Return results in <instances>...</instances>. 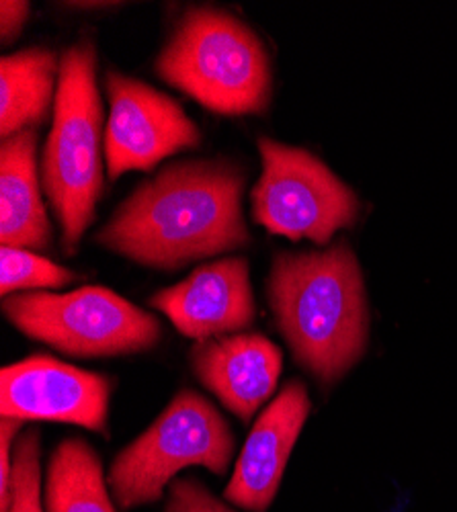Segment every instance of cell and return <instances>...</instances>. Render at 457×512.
<instances>
[{
	"mask_svg": "<svg viewBox=\"0 0 457 512\" xmlns=\"http://www.w3.org/2000/svg\"><path fill=\"white\" fill-rule=\"evenodd\" d=\"M3 314L25 336L82 359L150 351L162 336L156 316L97 285L15 293L5 297Z\"/></svg>",
	"mask_w": 457,
	"mask_h": 512,
	"instance_id": "8992f818",
	"label": "cell"
},
{
	"mask_svg": "<svg viewBox=\"0 0 457 512\" xmlns=\"http://www.w3.org/2000/svg\"><path fill=\"white\" fill-rule=\"evenodd\" d=\"M150 306L197 343L236 334L257 314L251 273L240 256L195 269L185 281L154 293Z\"/></svg>",
	"mask_w": 457,
	"mask_h": 512,
	"instance_id": "30bf717a",
	"label": "cell"
},
{
	"mask_svg": "<svg viewBox=\"0 0 457 512\" xmlns=\"http://www.w3.org/2000/svg\"><path fill=\"white\" fill-rule=\"evenodd\" d=\"M103 103L97 87V50L80 41L62 54L52 132L41 156L46 191L68 254L93 224L103 197Z\"/></svg>",
	"mask_w": 457,
	"mask_h": 512,
	"instance_id": "277c9868",
	"label": "cell"
},
{
	"mask_svg": "<svg viewBox=\"0 0 457 512\" xmlns=\"http://www.w3.org/2000/svg\"><path fill=\"white\" fill-rule=\"evenodd\" d=\"M310 412L308 390L300 379L287 381L259 414L236 461L224 498L240 508L267 512L277 496L285 465Z\"/></svg>",
	"mask_w": 457,
	"mask_h": 512,
	"instance_id": "8fae6325",
	"label": "cell"
},
{
	"mask_svg": "<svg viewBox=\"0 0 457 512\" xmlns=\"http://www.w3.org/2000/svg\"><path fill=\"white\" fill-rule=\"evenodd\" d=\"M164 512H234L207 492L199 480L181 478L169 486V504Z\"/></svg>",
	"mask_w": 457,
	"mask_h": 512,
	"instance_id": "ac0fdd59",
	"label": "cell"
},
{
	"mask_svg": "<svg viewBox=\"0 0 457 512\" xmlns=\"http://www.w3.org/2000/svg\"><path fill=\"white\" fill-rule=\"evenodd\" d=\"M234 447L230 424L216 406L183 390L146 433L115 457L109 469L113 498L121 508L156 502L181 469L193 465L222 476Z\"/></svg>",
	"mask_w": 457,
	"mask_h": 512,
	"instance_id": "5b68a950",
	"label": "cell"
},
{
	"mask_svg": "<svg viewBox=\"0 0 457 512\" xmlns=\"http://www.w3.org/2000/svg\"><path fill=\"white\" fill-rule=\"evenodd\" d=\"M0 242L23 250H48L52 244V224L39 193L35 130L0 144Z\"/></svg>",
	"mask_w": 457,
	"mask_h": 512,
	"instance_id": "4fadbf2b",
	"label": "cell"
},
{
	"mask_svg": "<svg viewBox=\"0 0 457 512\" xmlns=\"http://www.w3.org/2000/svg\"><path fill=\"white\" fill-rule=\"evenodd\" d=\"M7 512H44L41 510V465L39 433L25 431L13 451L11 506Z\"/></svg>",
	"mask_w": 457,
	"mask_h": 512,
	"instance_id": "e0dca14e",
	"label": "cell"
},
{
	"mask_svg": "<svg viewBox=\"0 0 457 512\" xmlns=\"http://www.w3.org/2000/svg\"><path fill=\"white\" fill-rule=\"evenodd\" d=\"M60 62L52 50L29 48L0 60V136L37 130L56 103Z\"/></svg>",
	"mask_w": 457,
	"mask_h": 512,
	"instance_id": "5bb4252c",
	"label": "cell"
},
{
	"mask_svg": "<svg viewBox=\"0 0 457 512\" xmlns=\"http://www.w3.org/2000/svg\"><path fill=\"white\" fill-rule=\"evenodd\" d=\"M154 70L218 115H263L271 105L273 70L263 39L222 9H189L160 50Z\"/></svg>",
	"mask_w": 457,
	"mask_h": 512,
	"instance_id": "3957f363",
	"label": "cell"
},
{
	"mask_svg": "<svg viewBox=\"0 0 457 512\" xmlns=\"http://www.w3.org/2000/svg\"><path fill=\"white\" fill-rule=\"evenodd\" d=\"M246 175L224 160H187L142 183L99 230L97 242L126 259L173 271L244 248Z\"/></svg>",
	"mask_w": 457,
	"mask_h": 512,
	"instance_id": "6da1fadb",
	"label": "cell"
},
{
	"mask_svg": "<svg viewBox=\"0 0 457 512\" xmlns=\"http://www.w3.org/2000/svg\"><path fill=\"white\" fill-rule=\"evenodd\" d=\"M109 119L105 125V160L109 179L130 170H150L181 150L201 144L199 127L169 95L117 70L105 76Z\"/></svg>",
	"mask_w": 457,
	"mask_h": 512,
	"instance_id": "ba28073f",
	"label": "cell"
},
{
	"mask_svg": "<svg viewBox=\"0 0 457 512\" xmlns=\"http://www.w3.org/2000/svg\"><path fill=\"white\" fill-rule=\"evenodd\" d=\"M48 512H117L107 494L103 463L82 439H66L54 451L46 480Z\"/></svg>",
	"mask_w": 457,
	"mask_h": 512,
	"instance_id": "9a60e30c",
	"label": "cell"
},
{
	"mask_svg": "<svg viewBox=\"0 0 457 512\" xmlns=\"http://www.w3.org/2000/svg\"><path fill=\"white\" fill-rule=\"evenodd\" d=\"M76 279V273L52 263L46 256L23 248H0V293L3 297L21 291L31 293L33 289H62Z\"/></svg>",
	"mask_w": 457,
	"mask_h": 512,
	"instance_id": "2e32d148",
	"label": "cell"
},
{
	"mask_svg": "<svg viewBox=\"0 0 457 512\" xmlns=\"http://www.w3.org/2000/svg\"><path fill=\"white\" fill-rule=\"evenodd\" d=\"M113 381L107 375L31 355L0 371V414L17 420H52L105 433Z\"/></svg>",
	"mask_w": 457,
	"mask_h": 512,
	"instance_id": "9c48e42d",
	"label": "cell"
},
{
	"mask_svg": "<svg viewBox=\"0 0 457 512\" xmlns=\"http://www.w3.org/2000/svg\"><path fill=\"white\" fill-rule=\"evenodd\" d=\"M31 13L29 3H21V0H3L0 3V37H3V44H11L23 31L27 17Z\"/></svg>",
	"mask_w": 457,
	"mask_h": 512,
	"instance_id": "ffe728a7",
	"label": "cell"
},
{
	"mask_svg": "<svg viewBox=\"0 0 457 512\" xmlns=\"http://www.w3.org/2000/svg\"><path fill=\"white\" fill-rule=\"evenodd\" d=\"M283 355L259 332H236L201 340L191 349L197 379L242 422L275 394Z\"/></svg>",
	"mask_w": 457,
	"mask_h": 512,
	"instance_id": "7c38bea8",
	"label": "cell"
},
{
	"mask_svg": "<svg viewBox=\"0 0 457 512\" xmlns=\"http://www.w3.org/2000/svg\"><path fill=\"white\" fill-rule=\"evenodd\" d=\"M257 146L263 160L261 179L251 193L257 224L289 240L326 244L357 220V195L312 152L267 136Z\"/></svg>",
	"mask_w": 457,
	"mask_h": 512,
	"instance_id": "52a82bcc",
	"label": "cell"
},
{
	"mask_svg": "<svg viewBox=\"0 0 457 512\" xmlns=\"http://www.w3.org/2000/svg\"><path fill=\"white\" fill-rule=\"evenodd\" d=\"M21 426H23V420H17V418L0 420V512H7L11 506V476H13L11 443L21 431Z\"/></svg>",
	"mask_w": 457,
	"mask_h": 512,
	"instance_id": "d6986e66",
	"label": "cell"
},
{
	"mask_svg": "<svg viewBox=\"0 0 457 512\" xmlns=\"http://www.w3.org/2000/svg\"><path fill=\"white\" fill-rule=\"evenodd\" d=\"M267 293L285 343L320 381L332 383L359 361L369 314L361 269L345 242L277 254Z\"/></svg>",
	"mask_w": 457,
	"mask_h": 512,
	"instance_id": "7a4b0ae2",
	"label": "cell"
}]
</instances>
